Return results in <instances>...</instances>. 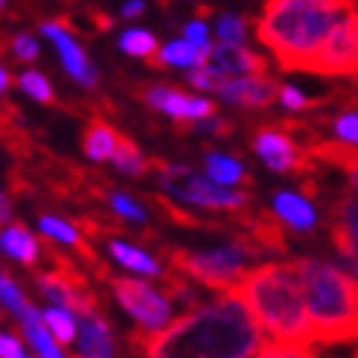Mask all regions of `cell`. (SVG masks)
Here are the masks:
<instances>
[{
    "label": "cell",
    "instance_id": "cell-41",
    "mask_svg": "<svg viewBox=\"0 0 358 358\" xmlns=\"http://www.w3.org/2000/svg\"><path fill=\"white\" fill-rule=\"evenodd\" d=\"M15 219V201H12V195L0 187V224H6Z\"/></svg>",
    "mask_w": 358,
    "mask_h": 358
},
{
    "label": "cell",
    "instance_id": "cell-10",
    "mask_svg": "<svg viewBox=\"0 0 358 358\" xmlns=\"http://www.w3.org/2000/svg\"><path fill=\"white\" fill-rule=\"evenodd\" d=\"M250 149L259 157V164L274 175H292L306 166V152L282 125H262L250 140Z\"/></svg>",
    "mask_w": 358,
    "mask_h": 358
},
{
    "label": "cell",
    "instance_id": "cell-30",
    "mask_svg": "<svg viewBox=\"0 0 358 358\" xmlns=\"http://www.w3.org/2000/svg\"><path fill=\"white\" fill-rule=\"evenodd\" d=\"M17 85V91H21L24 96H29L32 102H41V105H50L52 99H56V91H52V82L41 73V70H21L17 73V79H12Z\"/></svg>",
    "mask_w": 358,
    "mask_h": 358
},
{
    "label": "cell",
    "instance_id": "cell-39",
    "mask_svg": "<svg viewBox=\"0 0 358 358\" xmlns=\"http://www.w3.org/2000/svg\"><path fill=\"white\" fill-rule=\"evenodd\" d=\"M192 129L201 131V134H213V137H216V134H227V131H230V122H227L224 117H219V111H216V114L199 120V122L192 125Z\"/></svg>",
    "mask_w": 358,
    "mask_h": 358
},
{
    "label": "cell",
    "instance_id": "cell-33",
    "mask_svg": "<svg viewBox=\"0 0 358 358\" xmlns=\"http://www.w3.org/2000/svg\"><path fill=\"white\" fill-rule=\"evenodd\" d=\"M9 52L15 56V62H21L27 67V64H32L35 59L41 56V44L29 32H15L12 38H9Z\"/></svg>",
    "mask_w": 358,
    "mask_h": 358
},
{
    "label": "cell",
    "instance_id": "cell-1",
    "mask_svg": "<svg viewBox=\"0 0 358 358\" xmlns=\"http://www.w3.org/2000/svg\"><path fill=\"white\" fill-rule=\"evenodd\" d=\"M265 335L236 292H216L146 338L143 358H257Z\"/></svg>",
    "mask_w": 358,
    "mask_h": 358
},
{
    "label": "cell",
    "instance_id": "cell-19",
    "mask_svg": "<svg viewBox=\"0 0 358 358\" xmlns=\"http://www.w3.org/2000/svg\"><path fill=\"white\" fill-rule=\"evenodd\" d=\"M17 335L24 338V344H27V350H29V355L32 358H73L67 352V347H62L56 338H52L47 329H44V324H41V309H35V312H29L27 317H21L17 320Z\"/></svg>",
    "mask_w": 358,
    "mask_h": 358
},
{
    "label": "cell",
    "instance_id": "cell-5",
    "mask_svg": "<svg viewBox=\"0 0 358 358\" xmlns=\"http://www.w3.org/2000/svg\"><path fill=\"white\" fill-rule=\"evenodd\" d=\"M257 265V248L245 239H227L207 248L175 250L172 268L184 280L210 292H234L236 282Z\"/></svg>",
    "mask_w": 358,
    "mask_h": 358
},
{
    "label": "cell",
    "instance_id": "cell-16",
    "mask_svg": "<svg viewBox=\"0 0 358 358\" xmlns=\"http://www.w3.org/2000/svg\"><path fill=\"white\" fill-rule=\"evenodd\" d=\"M216 96L236 108H268L277 99V82L268 73H250V76H234L222 79L216 87Z\"/></svg>",
    "mask_w": 358,
    "mask_h": 358
},
{
    "label": "cell",
    "instance_id": "cell-24",
    "mask_svg": "<svg viewBox=\"0 0 358 358\" xmlns=\"http://www.w3.org/2000/svg\"><path fill=\"white\" fill-rule=\"evenodd\" d=\"M204 62H207L204 52H199L184 38H172L166 44H160L157 52H155V59H152V64L157 70H164V67H169V70H192V67H201Z\"/></svg>",
    "mask_w": 358,
    "mask_h": 358
},
{
    "label": "cell",
    "instance_id": "cell-32",
    "mask_svg": "<svg viewBox=\"0 0 358 358\" xmlns=\"http://www.w3.org/2000/svg\"><path fill=\"white\" fill-rule=\"evenodd\" d=\"M332 143L341 146V152H352L355 155V143H358V114L355 108L341 111L332 120Z\"/></svg>",
    "mask_w": 358,
    "mask_h": 358
},
{
    "label": "cell",
    "instance_id": "cell-42",
    "mask_svg": "<svg viewBox=\"0 0 358 358\" xmlns=\"http://www.w3.org/2000/svg\"><path fill=\"white\" fill-rule=\"evenodd\" d=\"M9 87H12V73H9V67L0 62V96H6Z\"/></svg>",
    "mask_w": 358,
    "mask_h": 358
},
{
    "label": "cell",
    "instance_id": "cell-38",
    "mask_svg": "<svg viewBox=\"0 0 358 358\" xmlns=\"http://www.w3.org/2000/svg\"><path fill=\"white\" fill-rule=\"evenodd\" d=\"M0 358H32L24 338L12 329H0Z\"/></svg>",
    "mask_w": 358,
    "mask_h": 358
},
{
    "label": "cell",
    "instance_id": "cell-36",
    "mask_svg": "<svg viewBox=\"0 0 358 358\" xmlns=\"http://www.w3.org/2000/svg\"><path fill=\"white\" fill-rule=\"evenodd\" d=\"M257 358H315L312 344H274L265 341V347L257 352Z\"/></svg>",
    "mask_w": 358,
    "mask_h": 358
},
{
    "label": "cell",
    "instance_id": "cell-17",
    "mask_svg": "<svg viewBox=\"0 0 358 358\" xmlns=\"http://www.w3.org/2000/svg\"><path fill=\"white\" fill-rule=\"evenodd\" d=\"M207 70H213L219 79H234V76H250V73H268V62L245 44H210L207 52Z\"/></svg>",
    "mask_w": 358,
    "mask_h": 358
},
{
    "label": "cell",
    "instance_id": "cell-2",
    "mask_svg": "<svg viewBox=\"0 0 358 358\" xmlns=\"http://www.w3.org/2000/svg\"><path fill=\"white\" fill-rule=\"evenodd\" d=\"M347 3L350 0H265L257 38L282 70H309Z\"/></svg>",
    "mask_w": 358,
    "mask_h": 358
},
{
    "label": "cell",
    "instance_id": "cell-27",
    "mask_svg": "<svg viewBox=\"0 0 358 358\" xmlns=\"http://www.w3.org/2000/svg\"><path fill=\"white\" fill-rule=\"evenodd\" d=\"M41 324L62 347H70L73 338H76L79 315L73 309H67V306H52V303H47V306L41 309Z\"/></svg>",
    "mask_w": 358,
    "mask_h": 358
},
{
    "label": "cell",
    "instance_id": "cell-43",
    "mask_svg": "<svg viewBox=\"0 0 358 358\" xmlns=\"http://www.w3.org/2000/svg\"><path fill=\"white\" fill-rule=\"evenodd\" d=\"M3 6H6V0H0V12H3Z\"/></svg>",
    "mask_w": 358,
    "mask_h": 358
},
{
    "label": "cell",
    "instance_id": "cell-18",
    "mask_svg": "<svg viewBox=\"0 0 358 358\" xmlns=\"http://www.w3.org/2000/svg\"><path fill=\"white\" fill-rule=\"evenodd\" d=\"M0 257H6L24 268H35L44 257L41 236L32 234L27 224H17L15 219L0 224Z\"/></svg>",
    "mask_w": 358,
    "mask_h": 358
},
{
    "label": "cell",
    "instance_id": "cell-4",
    "mask_svg": "<svg viewBox=\"0 0 358 358\" xmlns=\"http://www.w3.org/2000/svg\"><path fill=\"white\" fill-rule=\"evenodd\" d=\"M292 265L312 327V341L335 344L355 338V324H358L355 271L324 257H300L292 259Z\"/></svg>",
    "mask_w": 358,
    "mask_h": 358
},
{
    "label": "cell",
    "instance_id": "cell-7",
    "mask_svg": "<svg viewBox=\"0 0 358 358\" xmlns=\"http://www.w3.org/2000/svg\"><path fill=\"white\" fill-rule=\"evenodd\" d=\"M111 294L114 303L122 309V315L131 320L134 329L143 338H152L157 332H164L172 320L178 317L181 306L175 303L169 289H160L155 280L143 277H114L111 280Z\"/></svg>",
    "mask_w": 358,
    "mask_h": 358
},
{
    "label": "cell",
    "instance_id": "cell-20",
    "mask_svg": "<svg viewBox=\"0 0 358 358\" xmlns=\"http://www.w3.org/2000/svg\"><path fill=\"white\" fill-rule=\"evenodd\" d=\"M358 222H355V189L347 192L335 213V245L344 257V268L355 271V250H358Z\"/></svg>",
    "mask_w": 358,
    "mask_h": 358
},
{
    "label": "cell",
    "instance_id": "cell-29",
    "mask_svg": "<svg viewBox=\"0 0 358 358\" xmlns=\"http://www.w3.org/2000/svg\"><path fill=\"white\" fill-rule=\"evenodd\" d=\"M117 47L125 52V56H131V59H140V62H149V64H152V59H155V52H157L160 41L155 38V32H152V29L129 27V29H122V32H120Z\"/></svg>",
    "mask_w": 358,
    "mask_h": 358
},
{
    "label": "cell",
    "instance_id": "cell-13",
    "mask_svg": "<svg viewBox=\"0 0 358 358\" xmlns=\"http://www.w3.org/2000/svg\"><path fill=\"white\" fill-rule=\"evenodd\" d=\"M105 257H108L120 271L129 277H143V280H164L169 268L164 265L157 254H152L149 248H143L137 242H129L122 236H108L105 239Z\"/></svg>",
    "mask_w": 358,
    "mask_h": 358
},
{
    "label": "cell",
    "instance_id": "cell-23",
    "mask_svg": "<svg viewBox=\"0 0 358 358\" xmlns=\"http://www.w3.org/2000/svg\"><path fill=\"white\" fill-rule=\"evenodd\" d=\"M38 236L59 245V248H67V250H82L85 248V234L76 222H70L64 216H56V213H41L38 216Z\"/></svg>",
    "mask_w": 358,
    "mask_h": 358
},
{
    "label": "cell",
    "instance_id": "cell-22",
    "mask_svg": "<svg viewBox=\"0 0 358 358\" xmlns=\"http://www.w3.org/2000/svg\"><path fill=\"white\" fill-rule=\"evenodd\" d=\"M204 175L219 187L245 189V184H248V169H245L242 160L236 155L219 152V149H213V152L204 155Z\"/></svg>",
    "mask_w": 358,
    "mask_h": 358
},
{
    "label": "cell",
    "instance_id": "cell-40",
    "mask_svg": "<svg viewBox=\"0 0 358 358\" xmlns=\"http://www.w3.org/2000/svg\"><path fill=\"white\" fill-rule=\"evenodd\" d=\"M146 12V0H125L122 9H120V17L122 21H137Z\"/></svg>",
    "mask_w": 358,
    "mask_h": 358
},
{
    "label": "cell",
    "instance_id": "cell-25",
    "mask_svg": "<svg viewBox=\"0 0 358 358\" xmlns=\"http://www.w3.org/2000/svg\"><path fill=\"white\" fill-rule=\"evenodd\" d=\"M108 210L117 222H125V224H134V227H146L152 213L149 207L143 204L137 195L125 192V189H111L108 192Z\"/></svg>",
    "mask_w": 358,
    "mask_h": 358
},
{
    "label": "cell",
    "instance_id": "cell-8",
    "mask_svg": "<svg viewBox=\"0 0 358 358\" xmlns=\"http://www.w3.org/2000/svg\"><path fill=\"white\" fill-rule=\"evenodd\" d=\"M358 64V24H355V6L347 3L332 24L329 35L315 52L309 64L312 73L324 76H352Z\"/></svg>",
    "mask_w": 358,
    "mask_h": 358
},
{
    "label": "cell",
    "instance_id": "cell-44",
    "mask_svg": "<svg viewBox=\"0 0 358 358\" xmlns=\"http://www.w3.org/2000/svg\"><path fill=\"white\" fill-rule=\"evenodd\" d=\"M0 320H3V309H0Z\"/></svg>",
    "mask_w": 358,
    "mask_h": 358
},
{
    "label": "cell",
    "instance_id": "cell-35",
    "mask_svg": "<svg viewBox=\"0 0 358 358\" xmlns=\"http://www.w3.org/2000/svg\"><path fill=\"white\" fill-rule=\"evenodd\" d=\"M181 38L207 56L210 44H213V38H210V24L204 21V17H189V21L184 24V35H181Z\"/></svg>",
    "mask_w": 358,
    "mask_h": 358
},
{
    "label": "cell",
    "instance_id": "cell-37",
    "mask_svg": "<svg viewBox=\"0 0 358 358\" xmlns=\"http://www.w3.org/2000/svg\"><path fill=\"white\" fill-rule=\"evenodd\" d=\"M187 82H189V87L195 94H216V87H219V76L213 73V70H207L204 64L201 67H192V70H187Z\"/></svg>",
    "mask_w": 358,
    "mask_h": 358
},
{
    "label": "cell",
    "instance_id": "cell-11",
    "mask_svg": "<svg viewBox=\"0 0 358 358\" xmlns=\"http://www.w3.org/2000/svg\"><path fill=\"white\" fill-rule=\"evenodd\" d=\"M143 99L152 111L169 117L172 122L181 125H195L199 120L216 114V102L204 94H184L175 85H149L143 91Z\"/></svg>",
    "mask_w": 358,
    "mask_h": 358
},
{
    "label": "cell",
    "instance_id": "cell-6",
    "mask_svg": "<svg viewBox=\"0 0 358 358\" xmlns=\"http://www.w3.org/2000/svg\"><path fill=\"white\" fill-rule=\"evenodd\" d=\"M157 189L172 201V207H187L192 213H245L250 207V192L219 187L199 169L187 164H164L157 169Z\"/></svg>",
    "mask_w": 358,
    "mask_h": 358
},
{
    "label": "cell",
    "instance_id": "cell-12",
    "mask_svg": "<svg viewBox=\"0 0 358 358\" xmlns=\"http://www.w3.org/2000/svg\"><path fill=\"white\" fill-rule=\"evenodd\" d=\"M73 358H117V335L111 320L96 306L79 312L76 338H73Z\"/></svg>",
    "mask_w": 358,
    "mask_h": 358
},
{
    "label": "cell",
    "instance_id": "cell-9",
    "mask_svg": "<svg viewBox=\"0 0 358 358\" xmlns=\"http://www.w3.org/2000/svg\"><path fill=\"white\" fill-rule=\"evenodd\" d=\"M38 29H41L44 38L56 47V56H59V62L64 67V73L73 79L79 87H85V91H96L99 70L91 62V56H87V50L82 47L73 27H70L67 21H62V17H47V21L38 24Z\"/></svg>",
    "mask_w": 358,
    "mask_h": 358
},
{
    "label": "cell",
    "instance_id": "cell-31",
    "mask_svg": "<svg viewBox=\"0 0 358 358\" xmlns=\"http://www.w3.org/2000/svg\"><path fill=\"white\" fill-rule=\"evenodd\" d=\"M213 32L219 44H245L248 38V21L236 12H219L213 17Z\"/></svg>",
    "mask_w": 358,
    "mask_h": 358
},
{
    "label": "cell",
    "instance_id": "cell-15",
    "mask_svg": "<svg viewBox=\"0 0 358 358\" xmlns=\"http://www.w3.org/2000/svg\"><path fill=\"white\" fill-rule=\"evenodd\" d=\"M35 289H38V294L44 297V303H52V306H67V309H73L76 315L96 306L91 292H87L70 271H62V268L41 271L38 277H35Z\"/></svg>",
    "mask_w": 358,
    "mask_h": 358
},
{
    "label": "cell",
    "instance_id": "cell-14",
    "mask_svg": "<svg viewBox=\"0 0 358 358\" xmlns=\"http://www.w3.org/2000/svg\"><path fill=\"white\" fill-rule=\"evenodd\" d=\"M271 216L277 224L289 227L297 236H309L320 224V210L300 189H280L271 195Z\"/></svg>",
    "mask_w": 358,
    "mask_h": 358
},
{
    "label": "cell",
    "instance_id": "cell-3",
    "mask_svg": "<svg viewBox=\"0 0 358 358\" xmlns=\"http://www.w3.org/2000/svg\"><path fill=\"white\" fill-rule=\"evenodd\" d=\"M259 324L265 341L312 344V327L303 306L300 282L292 262H259L234 289Z\"/></svg>",
    "mask_w": 358,
    "mask_h": 358
},
{
    "label": "cell",
    "instance_id": "cell-34",
    "mask_svg": "<svg viewBox=\"0 0 358 358\" xmlns=\"http://www.w3.org/2000/svg\"><path fill=\"white\" fill-rule=\"evenodd\" d=\"M274 102H280L285 111H292V114H303L312 105V99H309V94L303 91V87H297V85H292V82H285V85H277V99Z\"/></svg>",
    "mask_w": 358,
    "mask_h": 358
},
{
    "label": "cell",
    "instance_id": "cell-28",
    "mask_svg": "<svg viewBox=\"0 0 358 358\" xmlns=\"http://www.w3.org/2000/svg\"><path fill=\"white\" fill-rule=\"evenodd\" d=\"M108 164H114V169L125 178H143L149 172V160H146V155H143V149L125 134H120V143H117V149H114Z\"/></svg>",
    "mask_w": 358,
    "mask_h": 358
},
{
    "label": "cell",
    "instance_id": "cell-26",
    "mask_svg": "<svg viewBox=\"0 0 358 358\" xmlns=\"http://www.w3.org/2000/svg\"><path fill=\"white\" fill-rule=\"evenodd\" d=\"M0 309H3L9 317H15V320H21L29 312L38 309L29 300V294L24 292V285L17 282L9 271H3V268H0Z\"/></svg>",
    "mask_w": 358,
    "mask_h": 358
},
{
    "label": "cell",
    "instance_id": "cell-21",
    "mask_svg": "<svg viewBox=\"0 0 358 358\" xmlns=\"http://www.w3.org/2000/svg\"><path fill=\"white\" fill-rule=\"evenodd\" d=\"M117 143H120V131L99 117H94L82 131V152L91 164H108Z\"/></svg>",
    "mask_w": 358,
    "mask_h": 358
}]
</instances>
